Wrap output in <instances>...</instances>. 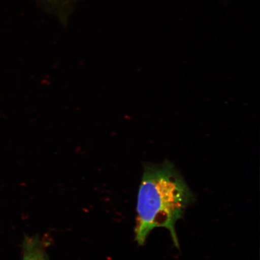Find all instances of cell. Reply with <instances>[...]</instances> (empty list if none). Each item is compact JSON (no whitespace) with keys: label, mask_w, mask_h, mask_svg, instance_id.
<instances>
[{"label":"cell","mask_w":260,"mask_h":260,"mask_svg":"<svg viewBox=\"0 0 260 260\" xmlns=\"http://www.w3.org/2000/svg\"><path fill=\"white\" fill-rule=\"evenodd\" d=\"M194 199L184 178L170 161L145 164L138 197L136 241L144 245L152 230L165 228L175 246L180 248L175 224Z\"/></svg>","instance_id":"obj_1"},{"label":"cell","mask_w":260,"mask_h":260,"mask_svg":"<svg viewBox=\"0 0 260 260\" xmlns=\"http://www.w3.org/2000/svg\"><path fill=\"white\" fill-rule=\"evenodd\" d=\"M22 260H49L44 245L38 237L25 240Z\"/></svg>","instance_id":"obj_2"},{"label":"cell","mask_w":260,"mask_h":260,"mask_svg":"<svg viewBox=\"0 0 260 260\" xmlns=\"http://www.w3.org/2000/svg\"><path fill=\"white\" fill-rule=\"evenodd\" d=\"M44 1L47 2L48 3H62L63 2H66L67 0H44Z\"/></svg>","instance_id":"obj_3"}]
</instances>
